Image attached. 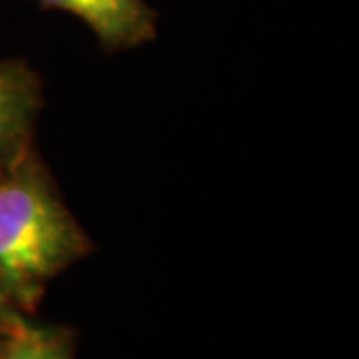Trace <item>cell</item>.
I'll return each instance as SVG.
<instances>
[{
	"label": "cell",
	"mask_w": 359,
	"mask_h": 359,
	"mask_svg": "<svg viewBox=\"0 0 359 359\" xmlns=\"http://www.w3.org/2000/svg\"><path fill=\"white\" fill-rule=\"evenodd\" d=\"M0 359H76L74 334L65 325H40L18 313L0 332Z\"/></svg>",
	"instance_id": "obj_4"
},
{
	"label": "cell",
	"mask_w": 359,
	"mask_h": 359,
	"mask_svg": "<svg viewBox=\"0 0 359 359\" xmlns=\"http://www.w3.org/2000/svg\"><path fill=\"white\" fill-rule=\"evenodd\" d=\"M92 252L34 146L0 168V283L14 308L32 316L48 283Z\"/></svg>",
	"instance_id": "obj_1"
},
{
	"label": "cell",
	"mask_w": 359,
	"mask_h": 359,
	"mask_svg": "<svg viewBox=\"0 0 359 359\" xmlns=\"http://www.w3.org/2000/svg\"><path fill=\"white\" fill-rule=\"evenodd\" d=\"M42 80L25 60H0V168L34 146Z\"/></svg>",
	"instance_id": "obj_3"
},
{
	"label": "cell",
	"mask_w": 359,
	"mask_h": 359,
	"mask_svg": "<svg viewBox=\"0 0 359 359\" xmlns=\"http://www.w3.org/2000/svg\"><path fill=\"white\" fill-rule=\"evenodd\" d=\"M42 11L76 16L108 54L134 50L158 39L160 14L146 0H34Z\"/></svg>",
	"instance_id": "obj_2"
},
{
	"label": "cell",
	"mask_w": 359,
	"mask_h": 359,
	"mask_svg": "<svg viewBox=\"0 0 359 359\" xmlns=\"http://www.w3.org/2000/svg\"><path fill=\"white\" fill-rule=\"evenodd\" d=\"M18 313H22V311L14 308L13 302L6 297L4 290H2V283H0V330H4Z\"/></svg>",
	"instance_id": "obj_5"
},
{
	"label": "cell",
	"mask_w": 359,
	"mask_h": 359,
	"mask_svg": "<svg viewBox=\"0 0 359 359\" xmlns=\"http://www.w3.org/2000/svg\"><path fill=\"white\" fill-rule=\"evenodd\" d=\"M0 332H2V330H0Z\"/></svg>",
	"instance_id": "obj_6"
}]
</instances>
